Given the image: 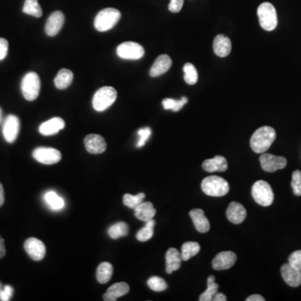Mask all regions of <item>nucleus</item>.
Instances as JSON below:
<instances>
[{"label":"nucleus","mask_w":301,"mask_h":301,"mask_svg":"<svg viewBox=\"0 0 301 301\" xmlns=\"http://www.w3.org/2000/svg\"><path fill=\"white\" fill-rule=\"evenodd\" d=\"M275 139L276 132L274 128L265 126L258 128L253 134L250 139V147L256 153H264L271 147Z\"/></svg>","instance_id":"f257e3e1"},{"label":"nucleus","mask_w":301,"mask_h":301,"mask_svg":"<svg viewBox=\"0 0 301 301\" xmlns=\"http://www.w3.org/2000/svg\"><path fill=\"white\" fill-rule=\"evenodd\" d=\"M202 189L205 194L211 197H223L229 193V183L217 176H209L203 180Z\"/></svg>","instance_id":"f03ea898"},{"label":"nucleus","mask_w":301,"mask_h":301,"mask_svg":"<svg viewBox=\"0 0 301 301\" xmlns=\"http://www.w3.org/2000/svg\"><path fill=\"white\" fill-rule=\"evenodd\" d=\"M121 17L122 14L118 9L107 8L98 13L95 17L94 25L98 31H108L118 23Z\"/></svg>","instance_id":"7ed1b4c3"},{"label":"nucleus","mask_w":301,"mask_h":301,"mask_svg":"<svg viewBox=\"0 0 301 301\" xmlns=\"http://www.w3.org/2000/svg\"><path fill=\"white\" fill-rule=\"evenodd\" d=\"M117 98V91L111 86L99 89L93 96V107L96 111H104L111 107Z\"/></svg>","instance_id":"20e7f679"},{"label":"nucleus","mask_w":301,"mask_h":301,"mask_svg":"<svg viewBox=\"0 0 301 301\" xmlns=\"http://www.w3.org/2000/svg\"><path fill=\"white\" fill-rule=\"evenodd\" d=\"M259 25L266 31L274 30L278 25V17L276 9L274 5L269 2L263 3L258 6V10Z\"/></svg>","instance_id":"39448f33"},{"label":"nucleus","mask_w":301,"mask_h":301,"mask_svg":"<svg viewBox=\"0 0 301 301\" xmlns=\"http://www.w3.org/2000/svg\"><path fill=\"white\" fill-rule=\"evenodd\" d=\"M24 97L29 102L36 100L41 91V79L35 72H30L24 76L21 82Z\"/></svg>","instance_id":"423d86ee"},{"label":"nucleus","mask_w":301,"mask_h":301,"mask_svg":"<svg viewBox=\"0 0 301 301\" xmlns=\"http://www.w3.org/2000/svg\"><path fill=\"white\" fill-rule=\"evenodd\" d=\"M252 196L254 201L261 206H270L274 202V193L267 182L259 180L252 187Z\"/></svg>","instance_id":"0eeeda50"},{"label":"nucleus","mask_w":301,"mask_h":301,"mask_svg":"<svg viewBox=\"0 0 301 301\" xmlns=\"http://www.w3.org/2000/svg\"><path fill=\"white\" fill-rule=\"evenodd\" d=\"M116 53L118 56L123 59H139L143 58L145 54V50L138 43L127 41L118 46Z\"/></svg>","instance_id":"6e6552de"},{"label":"nucleus","mask_w":301,"mask_h":301,"mask_svg":"<svg viewBox=\"0 0 301 301\" xmlns=\"http://www.w3.org/2000/svg\"><path fill=\"white\" fill-rule=\"evenodd\" d=\"M33 157L42 164L52 165L62 160V153L51 147H38L33 152Z\"/></svg>","instance_id":"1a4fd4ad"},{"label":"nucleus","mask_w":301,"mask_h":301,"mask_svg":"<svg viewBox=\"0 0 301 301\" xmlns=\"http://www.w3.org/2000/svg\"><path fill=\"white\" fill-rule=\"evenodd\" d=\"M263 170L268 172H274L283 169L287 166V160L283 156H274L270 153H264L259 157Z\"/></svg>","instance_id":"9d476101"},{"label":"nucleus","mask_w":301,"mask_h":301,"mask_svg":"<svg viewBox=\"0 0 301 301\" xmlns=\"http://www.w3.org/2000/svg\"><path fill=\"white\" fill-rule=\"evenodd\" d=\"M24 247L33 260L41 261L45 258L46 248L41 240L36 238H29L25 241Z\"/></svg>","instance_id":"9b49d317"},{"label":"nucleus","mask_w":301,"mask_h":301,"mask_svg":"<svg viewBox=\"0 0 301 301\" xmlns=\"http://www.w3.org/2000/svg\"><path fill=\"white\" fill-rule=\"evenodd\" d=\"M19 128H21L19 119L14 115L8 116L5 119L4 127H3V134H4L5 141L9 143H14L18 137Z\"/></svg>","instance_id":"f8f14e48"},{"label":"nucleus","mask_w":301,"mask_h":301,"mask_svg":"<svg viewBox=\"0 0 301 301\" xmlns=\"http://www.w3.org/2000/svg\"><path fill=\"white\" fill-rule=\"evenodd\" d=\"M85 147L91 154H101L107 150V143L102 136L90 134L85 137Z\"/></svg>","instance_id":"ddd939ff"},{"label":"nucleus","mask_w":301,"mask_h":301,"mask_svg":"<svg viewBox=\"0 0 301 301\" xmlns=\"http://www.w3.org/2000/svg\"><path fill=\"white\" fill-rule=\"evenodd\" d=\"M237 260V255L232 251L221 252L213 258L212 266L215 270H229Z\"/></svg>","instance_id":"4468645a"},{"label":"nucleus","mask_w":301,"mask_h":301,"mask_svg":"<svg viewBox=\"0 0 301 301\" xmlns=\"http://www.w3.org/2000/svg\"><path fill=\"white\" fill-rule=\"evenodd\" d=\"M65 15L62 11H55L50 14L46 25V33L49 36H55L63 27Z\"/></svg>","instance_id":"2eb2a0df"},{"label":"nucleus","mask_w":301,"mask_h":301,"mask_svg":"<svg viewBox=\"0 0 301 301\" xmlns=\"http://www.w3.org/2000/svg\"><path fill=\"white\" fill-rule=\"evenodd\" d=\"M281 275L288 286L299 287L301 285V271L296 270L290 264H286L281 267Z\"/></svg>","instance_id":"dca6fc26"},{"label":"nucleus","mask_w":301,"mask_h":301,"mask_svg":"<svg viewBox=\"0 0 301 301\" xmlns=\"http://www.w3.org/2000/svg\"><path fill=\"white\" fill-rule=\"evenodd\" d=\"M172 65V59L168 56V54H161L156 58L154 64L152 65V68L150 70V75L152 77L160 76L166 72H168Z\"/></svg>","instance_id":"f3484780"},{"label":"nucleus","mask_w":301,"mask_h":301,"mask_svg":"<svg viewBox=\"0 0 301 301\" xmlns=\"http://www.w3.org/2000/svg\"><path fill=\"white\" fill-rule=\"evenodd\" d=\"M226 214L230 222L234 224H239L244 222L247 215V212L242 204H238L237 202H232L227 209Z\"/></svg>","instance_id":"a211bd4d"},{"label":"nucleus","mask_w":301,"mask_h":301,"mask_svg":"<svg viewBox=\"0 0 301 301\" xmlns=\"http://www.w3.org/2000/svg\"><path fill=\"white\" fill-rule=\"evenodd\" d=\"M66 124L61 117H54L46 123H42L39 128V133L43 136H52L63 129Z\"/></svg>","instance_id":"6ab92c4d"},{"label":"nucleus","mask_w":301,"mask_h":301,"mask_svg":"<svg viewBox=\"0 0 301 301\" xmlns=\"http://www.w3.org/2000/svg\"><path fill=\"white\" fill-rule=\"evenodd\" d=\"M232 43L229 37L218 34L213 41V51L217 56L226 57L231 52Z\"/></svg>","instance_id":"aec40b11"},{"label":"nucleus","mask_w":301,"mask_h":301,"mask_svg":"<svg viewBox=\"0 0 301 301\" xmlns=\"http://www.w3.org/2000/svg\"><path fill=\"white\" fill-rule=\"evenodd\" d=\"M182 256L177 249L171 248L166 253V271L168 274L179 270L182 265Z\"/></svg>","instance_id":"412c9836"},{"label":"nucleus","mask_w":301,"mask_h":301,"mask_svg":"<svg viewBox=\"0 0 301 301\" xmlns=\"http://www.w3.org/2000/svg\"><path fill=\"white\" fill-rule=\"evenodd\" d=\"M191 218L193 220L195 228L199 233H207L210 229V224L205 215L204 210L199 209H195L190 211L189 213Z\"/></svg>","instance_id":"4be33fe9"},{"label":"nucleus","mask_w":301,"mask_h":301,"mask_svg":"<svg viewBox=\"0 0 301 301\" xmlns=\"http://www.w3.org/2000/svg\"><path fill=\"white\" fill-rule=\"evenodd\" d=\"M134 213L136 218H138L141 221L147 222L149 220L153 219V217L156 215V209L153 207V204L150 202L142 203L134 209Z\"/></svg>","instance_id":"5701e85b"},{"label":"nucleus","mask_w":301,"mask_h":301,"mask_svg":"<svg viewBox=\"0 0 301 301\" xmlns=\"http://www.w3.org/2000/svg\"><path fill=\"white\" fill-rule=\"evenodd\" d=\"M203 168L209 172H224L228 169V162L224 156H216L213 158L204 161Z\"/></svg>","instance_id":"b1692460"},{"label":"nucleus","mask_w":301,"mask_h":301,"mask_svg":"<svg viewBox=\"0 0 301 301\" xmlns=\"http://www.w3.org/2000/svg\"><path fill=\"white\" fill-rule=\"evenodd\" d=\"M129 286L125 282L114 284L113 286H111L107 290V293L103 296V299L107 301L116 300L119 297L123 296L129 292Z\"/></svg>","instance_id":"393cba45"},{"label":"nucleus","mask_w":301,"mask_h":301,"mask_svg":"<svg viewBox=\"0 0 301 301\" xmlns=\"http://www.w3.org/2000/svg\"><path fill=\"white\" fill-rule=\"evenodd\" d=\"M74 75L71 70L68 69H62L54 78V85L57 89L64 90L66 89L72 83Z\"/></svg>","instance_id":"a878e982"},{"label":"nucleus","mask_w":301,"mask_h":301,"mask_svg":"<svg viewBox=\"0 0 301 301\" xmlns=\"http://www.w3.org/2000/svg\"><path fill=\"white\" fill-rule=\"evenodd\" d=\"M113 274V267L108 262L102 263L96 270V278L100 284H107Z\"/></svg>","instance_id":"bb28decb"},{"label":"nucleus","mask_w":301,"mask_h":301,"mask_svg":"<svg viewBox=\"0 0 301 301\" xmlns=\"http://www.w3.org/2000/svg\"><path fill=\"white\" fill-rule=\"evenodd\" d=\"M45 201L52 210H62L65 207V201L54 191H49L45 194Z\"/></svg>","instance_id":"cd10ccee"},{"label":"nucleus","mask_w":301,"mask_h":301,"mask_svg":"<svg viewBox=\"0 0 301 301\" xmlns=\"http://www.w3.org/2000/svg\"><path fill=\"white\" fill-rule=\"evenodd\" d=\"M200 251V245L197 242H186L182 246V259L188 261Z\"/></svg>","instance_id":"c85d7f7f"},{"label":"nucleus","mask_w":301,"mask_h":301,"mask_svg":"<svg viewBox=\"0 0 301 301\" xmlns=\"http://www.w3.org/2000/svg\"><path fill=\"white\" fill-rule=\"evenodd\" d=\"M129 231V228L126 223L119 222L116 224L111 225L108 229V235L113 239H117V238L125 237L128 234Z\"/></svg>","instance_id":"c756f323"},{"label":"nucleus","mask_w":301,"mask_h":301,"mask_svg":"<svg viewBox=\"0 0 301 301\" xmlns=\"http://www.w3.org/2000/svg\"><path fill=\"white\" fill-rule=\"evenodd\" d=\"M154 219L149 220L146 222L145 226L143 227V229H140L137 233H136V238L141 242H146L152 238V236L154 234V227H155Z\"/></svg>","instance_id":"7c9ffc66"},{"label":"nucleus","mask_w":301,"mask_h":301,"mask_svg":"<svg viewBox=\"0 0 301 301\" xmlns=\"http://www.w3.org/2000/svg\"><path fill=\"white\" fill-rule=\"evenodd\" d=\"M218 285L215 283V277L210 275L208 278V288L203 294L200 295V301H211L213 300L214 294L217 292Z\"/></svg>","instance_id":"2f4dec72"},{"label":"nucleus","mask_w":301,"mask_h":301,"mask_svg":"<svg viewBox=\"0 0 301 301\" xmlns=\"http://www.w3.org/2000/svg\"><path fill=\"white\" fill-rule=\"evenodd\" d=\"M23 12L25 14L34 16L36 18H41L43 14V11L38 0H25Z\"/></svg>","instance_id":"473e14b6"},{"label":"nucleus","mask_w":301,"mask_h":301,"mask_svg":"<svg viewBox=\"0 0 301 301\" xmlns=\"http://www.w3.org/2000/svg\"><path fill=\"white\" fill-rule=\"evenodd\" d=\"M145 193H140L137 195H131L129 193L124 195L123 197V204L125 206L128 207L130 209H135L139 204L143 203L145 198Z\"/></svg>","instance_id":"72a5a7b5"},{"label":"nucleus","mask_w":301,"mask_h":301,"mask_svg":"<svg viewBox=\"0 0 301 301\" xmlns=\"http://www.w3.org/2000/svg\"><path fill=\"white\" fill-rule=\"evenodd\" d=\"M188 99L185 96L182 97L181 100H174L170 98H166L163 101V108L165 110H172V111H178L183 108L184 105L187 104Z\"/></svg>","instance_id":"f704fd0d"},{"label":"nucleus","mask_w":301,"mask_h":301,"mask_svg":"<svg viewBox=\"0 0 301 301\" xmlns=\"http://www.w3.org/2000/svg\"><path fill=\"white\" fill-rule=\"evenodd\" d=\"M184 81L188 85H195L198 79L197 71L193 64L187 63L184 66Z\"/></svg>","instance_id":"c9c22d12"},{"label":"nucleus","mask_w":301,"mask_h":301,"mask_svg":"<svg viewBox=\"0 0 301 301\" xmlns=\"http://www.w3.org/2000/svg\"><path fill=\"white\" fill-rule=\"evenodd\" d=\"M147 286L156 292H162L168 289V284L160 277L153 276L147 280Z\"/></svg>","instance_id":"e433bc0d"},{"label":"nucleus","mask_w":301,"mask_h":301,"mask_svg":"<svg viewBox=\"0 0 301 301\" xmlns=\"http://www.w3.org/2000/svg\"><path fill=\"white\" fill-rule=\"evenodd\" d=\"M291 188L293 193L295 196H301V172L299 170L294 171L292 174Z\"/></svg>","instance_id":"4c0bfd02"},{"label":"nucleus","mask_w":301,"mask_h":301,"mask_svg":"<svg viewBox=\"0 0 301 301\" xmlns=\"http://www.w3.org/2000/svg\"><path fill=\"white\" fill-rule=\"evenodd\" d=\"M138 135L140 138H139L138 143L136 144V147H142L145 145L147 141L149 139L150 136L152 135V130L150 129L149 127L142 128L138 131Z\"/></svg>","instance_id":"58836bf2"},{"label":"nucleus","mask_w":301,"mask_h":301,"mask_svg":"<svg viewBox=\"0 0 301 301\" xmlns=\"http://www.w3.org/2000/svg\"><path fill=\"white\" fill-rule=\"evenodd\" d=\"M289 264L301 271V250H297L290 254L289 257Z\"/></svg>","instance_id":"ea45409f"},{"label":"nucleus","mask_w":301,"mask_h":301,"mask_svg":"<svg viewBox=\"0 0 301 301\" xmlns=\"http://www.w3.org/2000/svg\"><path fill=\"white\" fill-rule=\"evenodd\" d=\"M14 294V289L10 286H5L0 293V300L8 301Z\"/></svg>","instance_id":"a19ab883"},{"label":"nucleus","mask_w":301,"mask_h":301,"mask_svg":"<svg viewBox=\"0 0 301 301\" xmlns=\"http://www.w3.org/2000/svg\"><path fill=\"white\" fill-rule=\"evenodd\" d=\"M184 0H171L168 5V9L172 13H178L181 11L184 6Z\"/></svg>","instance_id":"79ce46f5"},{"label":"nucleus","mask_w":301,"mask_h":301,"mask_svg":"<svg viewBox=\"0 0 301 301\" xmlns=\"http://www.w3.org/2000/svg\"><path fill=\"white\" fill-rule=\"evenodd\" d=\"M9 42L7 39L0 38V61L5 59L7 56Z\"/></svg>","instance_id":"37998d69"},{"label":"nucleus","mask_w":301,"mask_h":301,"mask_svg":"<svg viewBox=\"0 0 301 301\" xmlns=\"http://www.w3.org/2000/svg\"><path fill=\"white\" fill-rule=\"evenodd\" d=\"M265 298L261 296L260 294H253L248 297L246 301H265Z\"/></svg>","instance_id":"c03bdc74"},{"label":"nucleus","mask_w":301,"mask_h":301,"mask_svg":"<svg viewBox=\"0 0 301 301\" xmlns=\"http://www.w3.org/2000/svg\"><path fill=\"white\" fill-rule=\"evenodd\" d=\"M213 300L214 301H226L227 300V297L225 294H223V293H216L214 294V296H213Z\"/></svg>","instance_id":"a18cd8bd"},{"label":"nucleus","mask_w":301,"mask_h":301,"mask_svg":"<svg viewBox=\"0 0 301 301\" xmlns=\"http://www.w3.org/2000/svg\"><path fill=\"white\" fill-rule=\"evenodd\" d=\"M5 240L3 239L2 237L0 236V258H3L5 255Z\"/></svg>","instance_id":"49530a36"},{"label":"nucleus","mask_w":301,"mask_h":301,"mask_svg":"<svg viewBox=\"0 0 301 301\" xmlns=\"http://www.w3.org/2000/svg\"><path fill=\"white\" fill-rule=\"evenodd\" d=\"M4 203H5V191H4L2 184H0V207L3 206Z\"/></svg>","instance_id":"de8ad7c7"},{"label":"nucleus","mask_w":301,"mask_h":301,"mask_svg":"<svg viewBox=\"0 0 301 301\" xmlns=\"http://www.w3.org/2000/svg\"><path fill=\"white\" fill-rule=\"evenodd\" d=\"M1 119H2V111H1V108H0V123H1Z\"/></svg>","instance_id":"09e8293b"},{"label":"nucleus","mask_w":301,"mask_h":301,"mask_svg":"<svg viewBox=\"0 0 301 301\" xmlns=\"http://www.w3.org/2000/svg\"><path fill=\"white\" fill-rule=\"evenodd\" d=\"M1 290H1V284H0V293H1Z\"/></svg>","instance_id":"8fccbe9b"}]
</instances>
